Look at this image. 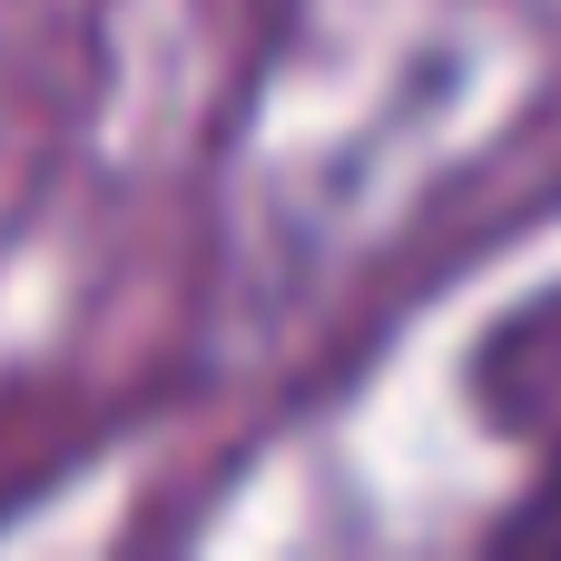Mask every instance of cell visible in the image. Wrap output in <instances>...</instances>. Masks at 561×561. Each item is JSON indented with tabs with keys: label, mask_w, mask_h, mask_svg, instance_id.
Segmentation results:
<instances>
[{
	"label": "cell",
	"mask_w": 561,
	"mask_h": 561,
	"mask_svg": "<svg viewBox=\"0 0 561 561\" xmlns=\"http://www.w3.org/2000/svg\"><path fill=\"white\" fill-rule=\"evenodd\" d=\"M483 542H493V552H561V444L533 463V483L513 493V513H493Z\"/></svg>",
	"instance_id": "1"
}]
</instances>
